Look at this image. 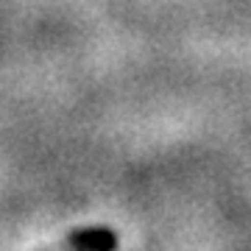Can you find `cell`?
Returning <instances> with one entry per match:
<instances>
[{"mask_svg":"<svg viewBox=\"0 0 251 251\" xmlns=\"http://www.w3.org/2000/svg\"><path fill=\"white\" fill-rule=\"evenodd\" d=\"M64 246L73 251H115L117 234L106 226H90V229H75L67 234Z\"/></svg>","mask_w":251,"mask_h":251,"instance_id":"obj_1","label":"cell"}]
</instances>
